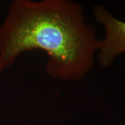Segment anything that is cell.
<instances>
[{
	"mask_svg": "<svg viewBox=\"0 0 125 125\" xmlns=\"http://www.w3.org/2000/svg\"><path fill=\"white\" fill-rule=\"evenodd\" d=\"M102 40L70 0H14L0 26V74L23 53L42 50L52 79L79 81L94 65Z\"/></svg>",
	"mask_w": 125,
	"mask_h": 125,
	"instance_id": "cell-1",
	"label": "cell"
},
{
	"mask_svg": "<svg viewBox=\"0 0 125 125\" xmlns=\"http://www.w3.org/2000/svg\"><path fill=\"white\" fill-rule=\"evenodd\" d=\"M95 21L102 25L105 37L97 53L100 66L108 67L119 55L125 53V22L114 17L102 5L94 6Z\"/></svg>",
	"mask_w": 125,
	"mask_h": 125,
	"instance_id": "cell-2",
	"label": "cell"
}]
</instances>
